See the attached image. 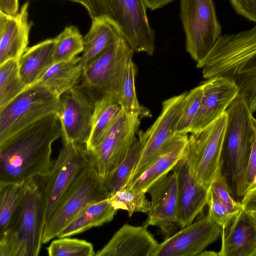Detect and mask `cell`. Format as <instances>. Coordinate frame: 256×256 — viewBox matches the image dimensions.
<instances>
[{
	"instance_id": "obj_1",
	"label": "cell",
	"mask_w": 256,
	"mask_h": 256,
	"mask_svg": "<svg viewBox=\"0 0 256 256\" xmlns=\"http://www.w3.org/2000/svg\"><path fill=\"white\" fill-rule=\"evenodd\" d=\"M62 136L58 114L48 116L0 144V183L23 184L46 176L52 162V143Z\"/></svg>"
},
{
	"instance_id": "obj_2",
	"label": "cell",
	"mask_w": 256,
	"mask_h": 256,
	"mask_svg": "<svg viewBox=\"0 0 256 256\" xmlns=\"http://www.w3.org/2000/svg\"><path fill=\"white\" fill-rule=\"evenodd\" d=\"M196 67L204 78L223 76L232 80L252 112H256V24L220 36Z\"/></svg>"
},
{
	"instance_id": "obj_3",
	"label": "cell",
	"mask_w": 256,
	"mask_h": 256,
	"mask_svg": "<svg viewBox=\"0 0 256 256\" xmlns=\"http://www.w3.org/2000/svg\"><path fill=\"white\" fill-rule=\"evenodd\" d=\"M44 178L22 184L20 204L6 229L0 234V256H37L45 223Z\"/></svg>"
},
{
	"instance_id": "obj_4",
	"label": "cell",
	"mask_w": 256,
	"mask_h": 256,
	"mask_svg": "<svg viewBox=\"0 0 256 256\" xmlns=\"http://www.w3.org/2000/svg\"><path fill=\"white\" fill-rule=\"evenodd\" d=\"M227 122L221 156V174L234 198L245 173L254 138L253 114L238 94L226 110Z\"/></svg>"
},
{
	"instance_id": "obj_5",
	"label": "cell",
	"mask_w": 256,
	"mask_h": 256,
	"mask_svg": "<svg viewBox=\"0 0 256 256\" xmlns=\"http://www.w3.org/2000/svg\"><path fill=\"white\" fill-rule=\"evenodd\" d=\"M98 171L90 162L84 168L46 220L42 242L54 238L90 204L110 198Z\"/></svg>"
},
{
	"instance_id": "obj_6",
	"label": "cell",
	"mask_w": 256,
	"mask_h": 256,
	"mask_svg": "<svg viewBox=\"0 0 256 256\" xmlns=\"http://www.w3.org/2000/svg\"><path fill=\"white\" fill-rule=\"evenodd\" d=\"M60 97L37 82L0 108V144L9 138L48 116L58 114Z\"/></svg>"
},
{
	"instance_id": "obj_7",
	"label": "cell",
	"mask_w": 256,
	"mask_h": 256,
	"mask_svg": "<svg viewBox=\"0 0 256 256\" xmlns=\"http://www.w3.org/2000/svg\"><path fill=\"white\" fill-rule=\"evenodd\" d=\"M100 16H104L119 28L134 52L152 56L155 33L147 15L144 0H96Z\"/></svg>"
},
{
	"instance_id": "obj_8",
	"label": "cell",
	"mask_w": 256,
	"mask_h": 256,
	"mask_svg": "<svg viewBox=\"0 0 256 256\" xmlns=\"http://www.w3.org/2000/svg\"><path fill=\"white\" fill-rule=\"evenodd\" d=\"M142 118L138 114L122 108L96 146L88 151L90 162L103 182L138 140L136 134Z\"/></svg>"
},
{
	"instance_id": "obj_9",
	"label": "cell",
	"mask_w": 256,
	"mask_h": 256,
	"mask_svg": "<svg viewBox=\"0 0 256 256\" xmlns=\"http://www.w3.org/2000/svg\"><path fill=\"white\" fill-rule=\"evenodd\" d=\"M180 19L186 52L197 63L211 50L221 36L222 26L213 0H180Z\"/></svg>"
},
{
	"instance_id": "obj_10",
	"label": "cell",
	"mask_w": 256,
	"mask_h": 256,
	"mask_svg": "<svg viewBox=\"0 0 256 256\" xmlns=\"http://www.w3.org/2000/svg\"><path fill=\"white\" fill-rule=\"evenodd\" d=\"M227 122L226 112L204 129L188 136L186 150L196 180L208 188L221 174V156Z\"/></svg>"
},
{
	"instance_id": "obj_11",
	"label": "cell",
	"mask_w": 256,
	"mask_h": 256,
	"mask_svg": "<svg viewBox=\"0 0 256 256\" xmlns=\"http://www.w3.org/2000/svg\"><path fill=\"white\" fill-rule=\"evenodd\" d=\"M89 162L86 146L74 142L64 143L56 159L52 162L48 174L44 176L45 222Z\"/></svg>"
},
{
	"instance_id": "obj_12",
	"label": "cell",
	"mask_w": 256,
	"mask_h": 256,
	"mask_svg": "<svg viewBox=\"0 0 256 256\" xmlns=\"http://www.w3.org/2000/svg\"><path fill=\"white\" fill-rule=\"evenodd\" d=\"M134 52L120 37L83 69L82 84L97 98L105 94L116 96L123 72Z\"/></svg>"
},
{
	"instance_id": "obj_13",
	"label": "cell",
	"mask_w": 256,
	"mask_h": 256,
	"mask_svg": "<svg viewBox=\"0 0 256 256\" xmlns=\"http://www.w3.org/2000/svg\"><path fill=\"white\" fill-rule=\"evenodd\" d=\"M96 98L93 92L82 84L60 96L58 115L64 143L86 145Z\"/></svg>"
},
{
	"instance_id": "obj_14",
	"label": "cell",
	"mask_w": 256,
	"mask_h": 256,
	"mask_svg": "<svg viewBox=\"0 0 256 256\" xmlns=\"http://www.w3.org/2000/svg\"><path fill=\"white\" fill-rule=\"evenodd\" d=\"M222 232L207 214L165 238L154 256H198L218 238Z\"/></svg>"
},
{
	"instance_id": "obj_15",
	"label": "cell",
	"mask_w": 256,
	"mask_h": 256,
	"mask_svg": "<svg viewBox=\"0 0 256 256\" xmlns=\"http://www.w3.org/2000/svg\"><path fill=\"white\" fill-rule=\"evenodd\" d=\"M187 92L164 100L161 112L154 124L146 131L138 132V140L142 149L140 160L128 184L156 152L175 134Z\"/></svg>"
},
{
	"instance_id": "obj_16",
	"label": "cell",
	"mask_w": 256,
	"mask_h": 256,
	"mask_svg": "<svg viewBox=\"0 0 256 256\" xmlns=\"http://www.w3.org/2000/svg\"><path fill=\"white\" fill-rule=\"evenodd\" d=\"M176 175L178 224L183 228L193 222L207 205L209 191L199 182L192 170L190 156L185 149L182 158L172 170Z\"/></svg>"
},
{
	"instance_id": "obj_17",
	"label": "cell",
	"mask_w": 256,
	"mask_h": 256,
	"mask_svg": "<svg viewBox=\"0 0 256 256\" xmlns=\"http://www.w3.org/2000/svg\"><path fill=\"white\" fill-rule=\"evenodd\" d=\"M151 198L150 208L143 226H158L165 238L172 235L178 224V185L172 172L160 178L148 190Z\"/></svg>"
},
{
	"instance_id": "obj_18",
	"label": "cell",
	"mask_w": 256,
	"mask_h": 256,
	"mask_svg": "<svg viewBox=\"0 0 256 256\" xmlns=\"http://www.w3.org/2000/svg\"><path fill=\"white\" fill-rule=\"evenodd\" d=\"M202 85L203 92L200 106L190 133L200 131L218 119L238 94V88L235 83L225 77L207 79Z\"/></svg>"
},
{
	"instance_id": "obj_19",
	"label": "cell",
	"mask_w": 256,
	"mask_h": 256,
	"mask_svg": "<svg viewBox=\"0 0 256 256\" xmlns=\"http://www.w3.org/2000/svg\"><path fill=\"white\" fill-rule=\"evenodd\" d=\"M186 134H175L150 159L128 186L136 192H147L149 188L167 175L182 158L188 143Z\"/></svg>"
},
{
	"instance_id": "obj_20",
	"label": "cell",
	"mask_w": 256,
	"mask_h": 256,
	"mask_svg": "<svg viewBox=\"0 0 256 256\" xmlns=\"http://www.w3.org/2000/svg\"><path fill=\"white\" fill-rule=\"evenodd\" d=\"M29 6L26 2L14 14L0 11V64L10 60H19L28 48L33 24L28 20Z\"/></svg>"
},
{
	"instance_id": "obj_21",
	"label": "cell",
	"mask_w": 256,
	"mask_h": 256,
	"mask_svg": "<svg viewBox=\"0 0 256 256\" xmlns=\"http://www.w3.org/2000/svg\"><path fill=\"white\" fill-rule=\"evenodd\" d=\"M158 244L147 227L126 224L95 256H154Z\"/></svg>"
},
{
	"instance_id": "obj_22",
	"label": "cell",
	"mask_w": 256,
	"mask_h": 256,
	"mask_svg": "<svg viewBox=\"0 0 256 256\" xmlns=\"http://www.w3.org/2000/svg\"><path fill=\"white\" fill-rule=\"evenodd\" d=\"M228 232L222 229L219 256H254L256 226L243 209L233 218Z\"/></svg>"
},
{
	"instance_id": "obj_23",
	"label": "cell",
	"mask_w": 256,
	"mask_h": 256,
	"mask_svg": "<svg viewBox=\"0 0 256 256\" xmlns=\"http://www.w3.org/2000/svg\"><path fill=\"white\" fill-rule=\"evenodd\" d=\"M92 20L90 28L84 37V50L80 56L82 70L122 36L118 26L108 18L98 16Z\"/></svg>"
},
{
	"instance_id": "obj_24",
	"label": "cell",
	"mask_w": 256,
	"mask_h": 256,
	"mask_svg": "<svg viewBox=\"0 0 256 256\" xmlns=\"http://www.w3.org/2000/svg\"><path fill=\"white\" fill-rule=\"evenodd\" d=\"M54 39L44 40L28 48L18 60L20 76L28 86L36 82L54 62Z\"/></svg>"
},
{
	"instance_id": "obj_25",
	"label": "cell",
	"mask_w": 256,
	"mask_h": 256,
	"mask_svg": "<svg viewBox=\"0 0 256 256\" xmlns=\"http://www.w3.org/2000/svg\"><path fill=\"white\" fill-rule=\"evenodd\" d=\"M80 56L52 64L42 74L37 83L48 88L58 96L70 90L80 80L82 68Z\"/></svg>"
},
{
	"instance_id": "obj_26",
	"label": "cell",
	"mask_w": 256,
	"mask_h": 256,
	"mask_svg": "<svg viewBox=\"0 0 256 256\" xmlns=\"http://www.w3.org/2000/svg\"><path fill=\"white\" fill-rule=\"evenodd\" d=\"M117 210L110 204L109 198L92 203L82 210L57 236V238L70 237L94 227L111 222Z\"/></svg>"
},
{
	"instance_id": "obj_27",
	"label": "cell",
	"mask_w": 256,
	"mask_h": 256,
	"mask_svg": "<svg viewBox=\"0 0 256 256\" xmlns=\"http://www.w3.org/2000/svg\"><path fill=\"white\" fill-rule=\"evenodd\" d=\"M122 109L117 97L105 94L96 100L90 135L86 144L87 151L92 150Z\"/></svg>"
},
{
	"instance_id": "obj_28",
	"label": "cell",
	"mask_w": 256,
	"mask_h": 256,
	"mask_svg": "<svg viewBox=\"0 0 256 256\" xmlns=\"http://www.w3.org/2000/svg\"><path fill=\"white\" fill-rule=\"evenodd\" d=\"M137 71L132 58L126 65L120 80L117 98L122 108L126 112L138 114L142 118L150 117V111L140 104L136 96L135 77Z\"/></svg>"
},
{
	"instance_id": "obj_29",
	"label": "cell",
	"mask_w": 256,
	"mask_h": 256,
	"mask_svg": "<svg viewBox=\"0 0 256 256\" xmlns=\"http://www.w3.org/2000/svg\"><path fill=\"white\" fill-rule=\"evenodd\" d=\"M142 146L138 140L130 148L120 164L108 176L104 184L110 195L125 185H128L131 176L140 160Z\"/></svg>"
},
{
	"instance_id": "obj_30",
	"label": "cell",
	"mask_w": 256,
	"mask_h": 256,
	"mask_svg": "<svg viewBox=\"0 0 256 256\" xmlns=\"http://www.w3.org/2000/svg\"><path fill=\"white\" fill-rule=\"evenodd\" d=\"M28 86L20 76L18 60H10L0 64V108Z\"/></svg>"
},
{
	"instance_id": "obj_31",
	"label": "cell",
	"mask_w": 256,
	"mask_h": 256,
	"mask_svg": "<svg viewBox=\"0 0 256 256\" xmlns=\"http://www.w3.org/2000/svg\"><path fill=\"white\" fill-rule=\"evenodd\" d=\"M54 39V62L71 60L84 51V37L76 26L66 27Z\"/></svg>"
},
{
	"instance_id": "obj_32",
	"label": "cell",
	"mask_w": 256,
	"mask_h": 256,
	"mask_svg": "<svg viewBox=\"0 0 256 256\" xmlns=\"http://www.w3.org/2000/svg\"><path fill=\"white\" fill-rule=\"evenodd\" d=\"M145 192H136L125 185L110 195L109 200L116 210H126L132 216L134 212L147 214L150 208V201Z\"/></svg>"
},
{
	"instance_id": "obj_33",
	"label": "cell",
	"mask_w": 256,
	"mask_h": 256,
	"mask_svg": "<svg viewBox=\"0 0 256 256\" xmlns=\"http://www.w3.org/2000/svg\"><path fill=\"white\" fill-rule=\"evenodd\" d=\"M22 184L0 183V234L8 226L20 204Z\"/></svg>"
},
{
	"instance_id": "obj_34",
	"label": "cell",
	"mask_w": 256,
	"mask_h": 256,
	"mask_svg": "<svg viewBox=\"0 0 256 256\" xmlns=\"http://www.w3.org/2000/svg\"><path fill=\"white\" fill-rule=\"evenodd\" d=\"M47 251L50 256H94L96 253L90 242L69 237L52 240Z\"/></svg>"
},
{
	"instance_id": "obj_35",
	"label": "cell",
	"mask_w": 256,
	"mask_h": 256,
	"mask_svg": "<svg viewBox=\"0 0 256 256\" xmlns=\"http://www.w3.org/2000/svg\"><path fill=\"white\" fill-rule=\"evenodd\" d=\"M202 92V84L187 92L175 134L190 133V126L200 106Z\"/></svg>"
},
{
	"instance_id": "obj_36",
	"label": "cell",
	"mask_w": 256,
	"mask_h": 256,
	"mask_svg": "<svg viewBox=\"0 0 256 256\" xmlns=\"http://www.w3.org/2000/svg\"><path fill=\"white\" fill-rule=\"evenodd\" d=\"M207 205L208 206V216L222 229H226L238 214L232 212L210 188Z\"/></svg>"
},
{
	"instance_id": "obj_37",
	"label": "cell",
	"mask_w": 256,
	"mask_h": 256,
	"mask_svg": "<svg viewBox=\"0 0 256 256\" xmlns=\"http://www.w3.org/2000/svg\"><path fill=\"white\" fill-rule=\"evenodd\" d=\"M254 138L245 173L237 186L234 199L240 202L245 194L250 189L254 177L256 176V118L253 119Z\"/></svg>"
},
{
	"instance_id": "obj_38",
	"label": "cell",
	"mask_w": 256,
	"mask_h": 256,
	"mask_svg": "<svg viewBox=\"0 0 256 256\" xmlns=\"http://www.w3.org/2000/svg\"><path fill=\"white\" fill-rule=\"evenodd\" d=\"M210 188L236 214L242 209L240 202L232 196L225 178L220 174L212 183Z\"/></svg>"
},
{
	"instance_id": "obj_39",
	"label": "cell",
	"mask_w": 256,
	"mask_h": 256,
	"mask_svg": "<svg viewBox=\"0 0 256 256\" xmlns=\"http://www.w3.org/2000/svg\"><path fill=\"white\" fill-rule=\"evenodd\" d=\"M237 14L256 23V0H229Z\"/></svg>"
},
{
	"instance_id": "obj_40",
	"label": "cell",
	"mask_w": 256,
	"mask_h": 256,
	"mask_svg": "<svg viewBox=\"0 0 256 256\" xmlns=\"http://www.w3.org/2000/svg\"><path fill=\"white\" fill-rule=\"evenodd\" d=\"M240 203L243 210L246 212L256 211V188L248 190L242 198Z\"/></svg>"
},
{
	"instance_id": "obj_41",
	"label": "cell",
	"mask_w": 256,
	"mask_h": 256,
	"mask_svg": "<svg viewBox=\"0 0 256 256\" xmlns=\"http://www.w3.org/2000/svg\"><path fill=\"white\" fill-rule=\"evenodd\" d=\"M78 3L87 10L89 16L92 18L100 16V12L96 0H68Z\"/></svg>"
},
{
	"instance_id": "obj_42",
	"label": "cell",
	"mask_w": 256,
	"mask_h": 256,
	"mask_svg": "<svg viewBox=\"0 0 256 256\" xmlns=\"http://www.w3.org/2000/svg\"><path fill=\"white\" fill-rule=\"evenodd\" d=\"M18 0H0V11L8 14L18 12Z\"/></svg>"
},
{
	"instance_id": "obj_43",
	"label": "cell",
	"mask_w": 256,
	"mask_h": 256,
	"mask_svg": "<svg viewBox=\"0 0 256 256\" xmlns=\"http://www.w3.org/2000/svg\"><path fill=\"white\" fill-rule=\"evenodd\" d=\"M174 0H144L148 8L154 10L163 8Z\"/></svg>"
},
{
	"instance_id": "obj_44",
	"label": "cell",
	"mask_w": 256,
	"mask_h": 256,
	"mask_svg": "<svg viewBox=\"0 0 256 256\" xmlns=\"http://www.w3.org/2000/svg\"><path fill=\"white\" fill-rule=\"evenodd\" d=\"M219 256L218 252L214 251H204L199 254V256Z\"/></svg>"
},
{
	"instance_id": "obj_45",
	"label": "cell",
	"mask_w": 256,
	"mask_h": 256,
	"mask_svg": "<svg viewBox=\"0 0 256 256\" xmlns=\"http://www.w3.org/2000/svg\"><path fill=\"white\" fill-rule=\"evenodd\" d=\"M252 220L256 226V211L248 212Z\"/></svg>"
},
{
	"instance_id": "obj_46",
	"label": "cell",
	"mask_w": 256,
	"mask_h": 256,
	"mask_svg": "<svg viewBox=\"0 0 256 256\" xmlns=\"http://www.w3.org/2000/svg\"><path fill=\"white\" fill-rule=\"evenodd\" d=\"M256 188V176L254 177V181H253V182L252 184V186H251L250 190L252 189V188Z\"/></svg>"
},
{
	"instance_id": "obj_47",
	"label": "cell",
	"mask_w": 256,
	"mask_h": 256,
	"mask_svg": "<svg viewBox=\"0 0 256 256\" xmlns=\"http://www.w3.org/2000/svg\"><path fill=\"white\" fill-rule=\"evenodd\" d=\"M254 256H256V252L254 254Z\"/></svg>"
}]
</instances>
